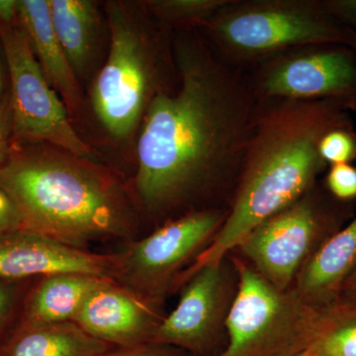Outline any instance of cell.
I'll use <instances>...</instances> for the list:
<instances>
[{"label": "cell", "instance_id": "6da1fadb", "mask_svg": "<svg viewBox=\"0 0 356 356\" xmlns=\"http://www.w3.org/2000/svg\"><path fill=\"white\" fill-rule=\"evenodd\" d=\"M172 44L177 86L154 98L138 133V198L156 214L219 197L229 207L259 96L199 30L173 33Z\"/></svg>", "mask_w": 356, "mask_h": 356}, {"label": "cell", "instance_id": "7a4b0ae2", "mask_svg": "<svg viewBox=\"0 0 356 356\" xmlns=\"http://www.w3.org/2000/svg\"><path fill=\"white\" fill-rule=\"evenodd\" d=\"M348 125H353L351 111L341 103L259 98L228 216L192 269L222 264L257 225L317 185L329 168L321 140Z\"/></svg>", "mask_w": 356, "mask_h": 356}, {"label": "cell", "instance_id": "3957f363", "mask_svg": "<svg viewBox=\"0 0 356 356\" xmlns=\"http://www.w3.org/2000/svg\"><path fill=\"white\" fill-rule=\"evenodd\" d=\"M25 144L13 146L0 166V188L19 211L23 229L70 245L132 231V206L108 170L51 145Z\"/></svg>", "mask_w": 356, "mask_h": 356}, {"label": "cell", "instance_id": "277c9868", "mask_svg": "<svg viewBox=\"0 0 356 356\" xmlns=\"http://www.w3.org/2000/svg\"><path fill=\"white\" fill-rule=\"evenodd\" d=\"M103 7L108 51L89 95L105 132L124 142L139 133L154 98L177 86L173 33L159 24L142 1L111 0Z\"/></svg>", "mask_w": 356, "mask_h": 356}, {"label": "cell", "instance_id": "5b68a950", "mask_svg": "<svg viewBox=\"0 0 356 356\" xmlns=\"http://www.w3.org/2000/svg\"><path fill=\"white\" fill-rule=\"evenodd\" d=\"M199 31L222 58L247 70L307 44L356 43V31L323 0H229Z\"/></svg>", "mask_w": 356, "mask_h": 356}, {"label": "cell", "instance_id": "8992f818", "mask_svg": "<svg viewBox=\"0 0 356 356\" xmlns=\"http://www.w3.org/2000/svg\"><path fill=\"white\" fill-rule=\"evenodd\" d=\"M238 292L225 318L229 343L217 356H297L317 341L321 308L281 290L235 259Z\"/></svg>", "mask_w": 356, "mask_h": 356}, {"label": "cell", "instance_id": "52a82bcc", "mask_svg": "<svg viewBox=\"0 0 356 356\" xmlns=\"http://www.w3.org/2000/svg\"><path fill=\"white\" fill-rule=\"evenodd\" d=\"M355 202L337 200L318 182L296 202L257 225L236 248L274 286L292 289L312 255L355 216Z\"/></svg>", "mask_w": 356, "mask_h": 356}, {"label": "cell", "instance_id": "ba28073f", "mask_svg": "<svg viewBox=\"0 0 356 356\" xmlns=\"http://www.w3.org/2000/svg\"><path fill=\"white\" fill-rule=\"evenodd\" d=\"M0 43L10 81L13 139L22 144L51 145L96 161L98 154L72 126L64 102L47 81L18 25L1 28Z\"/></svg>", "mask_w": 356, "mask_h": 356}, {"label": "cell", "instance_id": "9c48e42d", "mask_svg": "<svg viewBox=\"0 0 356 356\" xmlns=\"http://www.w3.org/2000/svg\"><path fill=\"white\" fill-rule=\"evenodd\" d=\"M248 72L259 98L331 100L356 111V51L348 44H307Z\"/></svg>", "mask_w": 356, "mask_h": 356}, {"label": "cell", "instance_id": "30bf717a", "mask_svg": "<svg viewBox=\"0 0 356 356\" xmlns=\"http://www.w3.org/2000/svg\"><path fill=\"white\" fill-rule=\"evenodd\" d=\"M228 213L227 208L193 210L165 222L118 254L115 280L143 298L158 294L189 259L207 248Z\"/></svg>", "mask_w": 356, "mask_h": 356}, {"label": "cell", "instance_id": "8fae6325", "mask_svg": "<svg viewBox=\"0 0 356 356\" xmlns=\"http://www.w3.org/2000/svg\"><path fill=\"white\" fill-rule=\"evenodd\" d=\"M118 254H93L30 229L0 236V278L60 273L114 280Z\"/></svg>", "mask_w": 356, "mask_h": 356}, {"label": "cell", "instance_id": "7c38bea8", "mask_svg": "<svg viewBox=\"0 0 356 356\" xmlns=\"http://www.w3.org/2000/svg\"><path fill=\"white\" fill-rule=\"evenodd\" d=\"M224 301L222 264L201 267L189 276L177 308L159 323L151 343L205 350L219 327Z\"/></svg>", "mask_w": 356, "mask_h": 356}, {"label": "cell", "instance_id": "4fadbf2b", "mask_svg": "<svg viewBox=\"0 0 356 356\" xmlns=\"http://www.w3.org/2000/svg\"><path fill=\"white\" fill-rule=\"evenodd\" d=\"M74 323L98 341L131 348L151 343L159 322L146 299L107 278L89 294Z\"/></svg>", "mask_w": 356, "mask_h": 356}, {"label": "cell", "instance_id": "5bb4252c", "mask_svg": "<svg viewBox=\"0 0 356 356\" xmlns=\"http://www.w3.org/2000/svg\"><path fill=\"white\" fill-rule=\"evenodd\" d=\"M51 23L70 67L83 86L92 81L109 46L104 10L93 0H49Z\"/></svg>", "mask_w": 356, "mask_h": 356}, {"label": "cell", "instance_id": "9a60e30c", "mask_svg": "<svg viewBox=\"0 0 356 356\" xmlns=\"http://www.w3.org/2000/svg\"><path fill=\"white\" fill-rule=\"evenodd\" d=\"M17 25L70 117L79 116L83 108V88L54 29L49 0H18Z\"/></svg>", "mask_w": 356, "mask_h": 356}, {"label": "cell", "instance_id": "2e32d148", "mask_svg": "<svg viewBox=\"0 0 356 356\" xmlns=\"http://www.w3.org/2000/svg\"><path fill=\"white\" fill-rule=\"evenodd\" d=\"M356 271V213L330 236L300 271L292 289L316 308L334 303Z\"/></svg>", "mask_w": 356, "mask_h": 356}, {"label": "cell", "instance_id": "e0dca14e", "mask_svg": "<svg viewBox=\"0 0 356 356\" xmlns=\"http://www.w3.org/2000/svg\"><path fill=\"white\" fill-rule=\"evenodd\" d=\"M105 280L76 273L46 276L28 306L30 327L74 322L89 294Z\"/></svg>", "mask_w": 356, "mask_h": 356}, {"label": "cell", "instance_id": "ac0fdd59", "mask_svg": "<svg viewBox=\"0 0 356 356\" xmlns=\"http://www.w3.org/2000/svg\"><path fill=\"white\" fill-rule=\"evenodd\" d=\"M109 344L98 341L74 322L30 327L7 356H102Z\"/></svg>", "mask_w": 356, "mask_h": 356}, {"label": "cell", "instance_id": "d6986e66", "mask_svg": "<svg viewBox=\"0 0 356 356\" xmlns=\"http://www.w3.org/2000/svg\"><path fill=\"white\" fill-rule=\"evenodd\" d=\"M313 350L322 356H356V301L339 297L321 308Z\"/></svg>", "mask_w": 356, "mask_h": 356}, {"label": "cell", "instance_id": "ffe728a7", "mask_svg": "<svg viewBox=\"0 0 356 356\" xmlns=\"http://www.w3.org/2000/svg\"><path fill=\"white\" fill-rule=\"evenodd\" d=\"M228 2L229 0H146L142 3L159 24L175 33L201 29Z\"/></svg>", "mask_w": 356, "mask_h": 356}, {"label": "cell", "instance_id": "44dd1931", "mask_svg": "<svg viewBox=\"0 0 356 356\" xmlns=\"http://www.w3.org/2000/svg\"><path fill=\"white\" fill-rule=\"evenodd\" d=\"M320 154L329 166L353 163L356 159L355 125L341 126L325 133L321 140Z\"/></svg>", "mask_w": 356, "mask_h": 356}, {"label": "cell", "instance_id": "7402d4cb", "mask_svg": "<svg viewBox=\"0 0 356 356\" xmlns=\"http://www.w3.org/2000/svg\"><path fill=\"white\" fill-rule=\"evenodd\" d=\"M325 188L337 200H356V166L353 163L330 165L324 182Z\"/></svg>", "mask_w": 356, "mask_h": 356}, {"label": "cell", "instance_id": "603a6c76", "mask_svg": "<svg viewBox=\"0 0 356 356\" xmlns=\"http://www.w3.org/2000/svg\"><path fill=\"white\" fill-rule=\"evenodd\" d=\"M13 117L7 93L0 102V166L6 163L13 146Z\"/></svg>", "mask_w": 356, "mask_h": 356}, {"label": "cell", "instance_id": "cb8c5ba5", "mask_svg": "<svg viewBox=\"0 0 356 356\" xmlns=\"http://www.w3.org/2000/svg\"><path fill=\"white\" fill-rule=\"evenodd\" d=\"M19 211L6 192L0 188V236L22 227Z\"/></svg>", "mask_w": 356, "mask_h": 356}, {"label": "cell", "instance_id": "d4e9b609", "mask_svg": "<svg viewBox=\"0 0 356 356\" xmlns=\"http://www.w3.org/2000/svg\"><path fill=\"white\" fill-rule=\"evenodd\" d=\"M323 2L337 21L356 31V0H323Z\"/></svg>", "mask_w": 356, "mask_h": 356}, {"label": "cell", "instance_id": "484cf974", "mask_svg": "<svg viewBox=\"0 0 356 356\" xmlns=\"http://www.w3.org/2000/svg\"><path fill=\"white\" fill-rule=\"evenodd\" d=\"M163 344L147 343L131 348H121L116 351H108L102 356H178Z\"/></svg>", "mask_w": 356, "mask_h": 356}, {"label": "cell", "instance_id": "4316f807", "mask_svg": "<svg viewBox=\"0 0 356 356\" xmlns=\"http://www.w3.org/2000/svg\"><path fill=\"white\" fill-rule=\"evenodd\" d=\"M18 0H0V29L17 26Z\"/></svg>", "mask_w": 356, "mask_h": 356}, {"label": "cell", "instance_id": "83f0119b", "mask_svg": "<svg viewBox=\"0 0 356 356\" xmlns=\"http://www.w3.org/2000/svg\"><path fill=\"white\" fill-rule=\"evenodd\" d=\"M11 303L10 291L3 285H0V323L6 318Z\"/></svg>", "mask_w": 356, "mask_h": 356}, {"label": "cell", "instance_id": "f1b7e54d", "mask_svg": "<svg viewBox=\"0 0 356 356\" xmlns=\"http://www.w3.org/2000/svg\"><path fill=\"white\" fill-rule=\"evenodd\" d=\"M7 72L6 60L3 49L0 43V102L7 95L6 92V76Z\"/></svg>", "mask_w": 356, "mask_h": 356}, {"label": "cell", "instance_id": "f546056e", "mask_svg": "<svg viewBox=\"0 0 356 356\" xmlns=\"http://www.w3.org/2000/svg\"><path fill=\"white\" fill-rule=\"evenodd\" d=\"M341 298L353 300L356 301V271L350 276V280L346 281L343 292L341 294Z\"/></svg>", "mask_w": 356, "mask_h": 356}, {"label": "cell", "instance_id": "4dcf8cb0", "mask_svg": "<svg viewBox=\"0 0 356 356\" xmlns=\"http://www.w3.org/2000/svg\"><path fill=\"white\" fill-rule=\"evenodd\" d=\"M297 356H315V350L311 348V350H307L305 353H301V355Z\"/></svg>", "mask_w": 356, "mask_h": 356}, {"label": "cell", "instance_id": "1f68e13d", "mask_svg": "<svg viewBox=\"0 0 356 356\" xmlns=\"http://www.w3.org/2000/svg\"><path fill=\"white\" fill-rule=\"evenodd\" d=\"M315 356H322V355H318V353H315Z\"/></svg>", "mask_w": 356, "mask_h": 356}, {"label": "cell", "instance_id": "d6a6232c", "mask_svg": "<svg viewBox=\"0 0 356 356\" xmlns=\"http://www.w3.org/2000/svg\"><path fill=\"white\" fill-rule=\"evenodd\" d=\"M355 50L356 51V43H355Z\"/></svg>", "mask_w": 356, "mask_h": 356}]
</instances>
